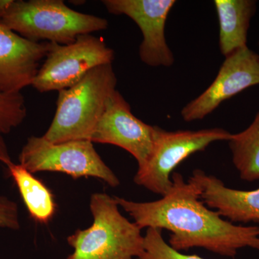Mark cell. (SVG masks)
<instances>
[{"mask_svg":"<svg viewBox=\"0 0 259 259\" xmlns=\"http://www.w3.org/2000/svg\"><path fill=\"white\" fill-rule=\"evenodd\" d=\"M169 192L153 202H137L115 197L141 228L171 232L168 244L182 251L202 248L234 258L241 248L259 250V226H237L226 221L201 200L199 190L178 172L171 175Z\"/></svg>","mask_w":259,"mask_h":259,"instance_id":"6da1fadb","label":"cell"},{"mask_svg":"<svg viewBox=\"0 0 259 259\" xmlns=\"http://www.w3.org/2000/svg\"><path fill=\"white\" fill-rule=\"evenodd\" d=\"M112 64L89 71L79 82L59 91L55 115L44 136L52 143L89 140L116 91Z\"/></svg>","mask_w":259,"mask_h":259,"instance_id":"7a4b0ae2","label":"cell"},{"mask_svg":"<svg viewBox=\"0 0 259 259\" xmlns=\"http://www.w3.org/2000/svg\"><path fill=\"white\" fill-rule=\"evenodd\" d=\"M90 207L93 225L68 237L74 252L67 259H138L143 255L141 229L121 214L115 197L93 194Z\"/></svg>","mask_w":259,"mask_h":259,"instance_id":"3957f363","label":"cell"},{"mask_svg":"<svg viewBox=\"0 0 259 259\" xmlns=\"http://www.w3.org/2000/svg\"><path fill=\"white\" fill-rule=\"evenodd\" d=\"M0 23L31 41L61 45L108 28L106 19L75 11L62 0H13Z\"/></svg>","mask_w":259,"mask_h":259,"instance_id":"277c9868","label":"cell"},{"mask_svg":"<svg viewBox=\"0 0 259 259\" xmlns=\"http://www.w3.org/2000/svg\"><path fill=\"white\" fill-rule=\"evenodd\" d=\"M20 164L31 173H64L74 179L95 177L112 187L120 182L89 140L52 143L44 136H30L19 154Z\"/></svg>","mask_w":259,"mask_h":259,"instance_id":"5b68a950","label":"cell"},{"mask_svg":"<svg viewBox=\"0 0 259 259\" xmlns=\"http://www.w3.org/2000/svg\"><path fill=\"white\" fill-rule=\"evenodd\" d=\"M233 134L223 128L167 131L156 126L152 153L134 177L136 185L162 197L171 190L174 170L191 155L216 141H228Z\"/></svg>","mask_w":259,"mask_h":259,"instance_id":"8992f818","label":"cell"},{"mask_svg":"<svg viewBox=\"0 0 259 259\" xmlns=\"http://www.w3.org/2000/svg\"><path fill=\"white\" fill-rule=\"evenodd\" d=\"M114 59V51L92 34L79 35L68 45L50 42L31 86L39 93L59 92L74 86L97 66L112 64Z\"/></svg>","mask_w":259,"mask_h":259,"instance_id":"52a82bcc","label":"cell"},{"mask_svg":"<svg viewBox=\"0 0 259 259\" xmlns=\"http://www.w3.org/2000/svg\"><path fill=\"white\" fill-rule=\"evenodd\" d=\"M107 11L115 15H125L134 20L142 32L139 56L151 67H170L175 56L167 44L165 26L175 0H104Z\"/></svg>","mask_w":259,"mask_h":259,"instance_id":"ba28073f","label":"cell"},{"mask_svg":"<svg viewBox=\"0 0 259 259\" xmlns=\"http://www.w3.org/2000/svg\"><path fill=\"white\" fill-rule=\"evenodd\" d=\"M156 126L136 117L122 95L116 90L107 103L90 141L111 144L131 153L139 168L144 166L152 153Z\"/></svg>","mask_w":259,"mask_h":259,"instance_id":"9c48e42d","label":"cell"},{"mask_svg":"<svg viewBox=\"0 0 259 259\" xmlns=\"http://www.w3.org/2000/svg\"><path fill=\"white\" fill-rule=\"evenodd\" d=\"M259 84V55L248 47L226 58L208 88L189 102L181 112L187 122L202 120L222 102Z\"/></svg>","mask_w":259,"mask_h":259,"instance_id":"30bf717a","label":"cell"},{"mask_svg":"<svg viewBox=\"0 0 259 259\" xmlns=\"http://www.w3.org/2000/svg\"><path fill=\"white\" fill-rule=\"evenodd\" d=\"M50 42H34L0 23V94L21 93L32 85Z\"/></svg>","mask_w":259,"mask_h":259,"instance_id":"8fae6325","label":"cell"},{"mask_svg":"<svg viewBox=\"0 0 259 259\" xmlns=\"http://www.w3.org/2000/svg\"><path fill=\"white\" fill-rule=\"evenodd\" d=\"M199 190L201 200L231 223H259V188L243 191L226 187L222 181L195 169L189 178Z\"/></svg>","mask_w":259,"mask_h":259,"instance_id":"7c38bea8","label":"cell"},{"mask_svg":"<svg viewBox=\"0 0 259 259\" xmlns=\"http://www.w3.org/2000/svg\"><path fill=\"white\" fill-rule=\"evenodd\" d=\"M219 23V47L225 58L247 47L250 20L256 11L255 0H214Z\"/></svg>","mask_w":259,"mask_h":259,"instance_id":"4fadbf2b","label":"cell"},{"mask_svg":"<svg viewBox=\"0 0 259 259\" xmlns=\"http://www.w3.org/2000/svg\"><path fill=\"white\" fill-rule=\"evenodd\" d=\"M7 166L30 218L40 224L50 222L55 214L56 204L49 187L22 165L13 162Z\"/></svg>","mask_w":259,"mask_h":259,"instance_id":"5bb4252c","label":"cell"},{"mask_svg":"<svg viewBox=\"0 0 259 259\" xmlns=\"http://www.w3.org/2000/svg\"><path fill=\"white\" fill-rule=\"evenodd\" d=\"M228 144L241 180H259V111L248 128L233 134Z\"/></svg>","mask_w":259,"mask_h":259,"instance_id":"9a60e30c","label":"cell"},{"mask_svg":"<svg viewBox=\"0 0 259 259\" xmlns=\"http://www.w3.org/2000/svg\"><path fill=\"white\" fill-rule=\"evenodd\" d=\"M27 116L25 97L21 93L0 94V133L8 134L23 123Z\"/></svg>","mask_w":259,"mask_h":259,"instance_id":"2e32d148","label":"cell"},{"mask_svg":"<svg viewBox=\"0 0 259 259\" xmlns=\"http://www.w3.org/2000/svg\"><path fill=\"white\" fill-rule=\"evenodd\" d=\"M144 253L138 259H204L197 255H187L174 249L163 239L161 231L149 228L144 241Z\"/></svg>","mask_w":259,"mask_h":259,"instance_id":"e0dca14e","label":"cell"},{"mask_svg":"<svg viewBox=\"0 0 259 259\" xmlns=\"http://www.w3.org/2000/svg\"><path fill=\"white\" fill-rule=\"evenodd\" d=\"M0 228L20 229L18 204L4 196H0Z\"/></svg>","mask_w":259,"mask_h":259,"instance_id":"ac0fdd59","label":"cell"},{"mask_svg":"<svg viewBox=\"0 0 259 259\" xmlns=\"http://www.w3.org/2000/svg\"><path fill=\"white\" fill-rule=\"evenodd\" d=\"M0 162L4 163L6 166L13 163L8 146L3 137V134L1 133H0Z\"/></svg>","mask_w":259,"mask_h":259,"instance_id":"d6986e66","label":"cell"},{"mask_svg":"<svg viewBox=\"0 0 259 259\" xmlns=\"http://www.w3.org/2000/svg\"><path fill=\"white\" fill-rule=\"evenodd\" d=\"M13 3V0H0V21L6 14Z\"/></svg>","mask_w":259,"mask_h":259,"instance_id":"ffe728a7","label":"cell"},{"mask_svg":"<svg viewBox=\"0 0 259 259\" xmlns=\"http://www.w3.org/2000/svg\"><path fill=\"white\" fill-rule=\"evenodd\" d=\"M258 47H259V42H258Z\"/></svg>","mask_w":259,"mask_h":259,"instance_id":"44dd1931","label":"cell"}]
</instances>
